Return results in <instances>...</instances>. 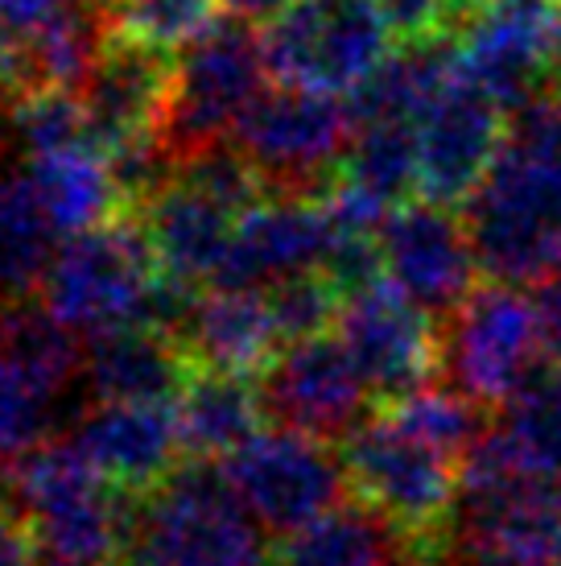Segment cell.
<instances>
[{
	"mask_svg": "<svg viewBox=\"0 0 561 566\" xmlns=\"http://www.w3.org/2000/svg\"><path fill=\"white\" fill-rule=\"evenodd\" d=\"M190 352L178 335L157 327H120L92 335L83 352V380L95 401H140L166 406L182 397L190 373Z\"/></svg>",
	"mask_w": 561,
	"mask_h": 566,
	"instance_id": "7402d4cb",
	"label": "cell"
},
{
	"mask_svg": "<svg viewBox=\"0 0 561 566\" xmlns=\"http://www.w3.org/2000/svg\"><path fill=\"white\" fill-rule=\"evenodd\" d=\"M112 17L108 9H83L71 4L66 13H59L46 30L33 38L21 59V92H38V87H59V92H83V83L92 80L99 54L108 46Z\"/></svg>",
	"mask_w": 561,
	"mask_h": 566,
	"instance_id": "4316f807",
	"label": "cell"
},
{
	"mask_svg": "<svg viewBox=\"0 0 561 566\" xmlns=\"http://www.w3.org/2000/svg\"><path fill=\"white\" fill-rule=\"evenodd\" d=\"M561 0H491L454 38L458 66L512 112L558 87Z\"/></svg>",
	"mask_w": 561,
	"mask_h": 566,
	"instance_id": "4fadbf2b",
	"label": "cell"
},
{
	"mask_svg": "<svg viewBox=\"0 0 561 566\" xmlns=\"http://www.w3.org/2000/svg\"><path fill=\"white\" fill-rule=\"evenodd\" d=\"M356 137L347 95L273 83L240 120L232 142L265 174L273 190L322 195Z\"/></svg>",
	"mask_w": 561,
	"mask_h": 566,
	"instance_id": "30bf717a",
	"label": "cell"
},
{
	"mask_svg": "<svg viewBox=\"0 0 561 566\" xmlns=\"http://www.w3.org/2000/svg\"><path fill=\"white\" fill-rule=\"evenodd\" d=\"M87 4H99V9H116L120 0H87Z\"/></svg>",
	"mask_w": 561,
	"mask_h": 566,
	"instance_id": "60d3db41",
	"label": "cell"
},
{
	"mask_svg": "<svg viewBox=\"0 0 561 566\" xmlns=\"http://www.w3.org/2000/svg\"><path fill=\"white\" fill-rule=\"evenodd\" d=\"M384 409L392 418H401L413 434H421L425 442H434L446 455H454L458 463H467L470 447L487 430L484 409L475 406L470 397L458 394V389H451V385H425V389L401 397V401H389Z\"/></svg>",
	"mask_w": 561,
	"mask_h": 566,
	"instance_id": "f546056e",
	"label": "cell"
},
{
	"mask_svg": "<svg viewBox=\"0 0 561 566\" xmlns=\"http://www.w3.org/2000/svg\"><path fill=\"white\" fill-rule=\"evenodd\" d=\"M265 413L314 439H347L368 422L372 385L339 335H310L285 344L261 373Z\"/></svg>",
	"mask_w": 561,
	"mask_h": 566,
	"instance_id": "5bb4252c",
	"label": "cell"
},
{
	"mask_svg": "<svg viewBox=\"0 0 561 566\" xmlns=\"http://www.w3.org/2000/svg\"><path fill=\"white\" fill-rule=\"evenodd\" d=\"M265 38L252 21L219 17L215 25L173 54V92L161 137L178 161L235 137L240 120L268 87Z\"/></svg>",
	"mask_w": 561,
	"mask_h": 566,
	"instance_id": "ba28073f",
	"label": "cell"
},
{
	"mask_svg": "<svg viewBox=\"0 0 561 566\" xmlns=\"http://www.w3.org/2000/svg\"><path fill=\"white\" fill-rule=\"evenodd\" d=\"M54 389L33 380L9 356H0V463L21 459L38 442H46L54 422Z\"/></svg>",
	"mask_w": 561,
	"mask_h": 566,
	"instance_id": "d6a6232c",
	"label": "cell"
},
{
	"mask_svg": "<svg viewBox=\"0 0 561 566\" xmlns=\"http://www.w3.org/2000/svg\"><path fill=\"white\" fill-rule=\"evenodd\" d=\"M223 472L244 509L261 521V530L277 537H289L335 513L351 492L343 455H335L327 439L301 434L294 426L256 430L240 451L227 455Z\"/></svg>",
	"mask_w": 561,
	"mask_h": 566,
	"instance_id": "8fae6325",
	"label": "cell"
},
{
	"mask_svg": "<svg viewBox=\"0 0 561 566\" xmlns=\"http://www.w3.org/2000/svg\"><path fill=\"white\" fill-rule=\"evenodd\" d=\"M59 252V228L25 170L0 166V298L17 302L42 290Z\"/></svg>",
	"mask_w": 561,
	"mask_h": 566,
	"instance_id": "484cf974",
	"label": "cell"
},
{
	"mask_svg": "<svg viewBox=\"0 0 561 566\" xmlns=\"http://www.w3.org/2000/svg\"><path fill=\"white\" fill-rule=\"evenodd\" d=\"M392 30L401 42H425V38H458L475 9L467 0H380Z\"/></svg>",
	"mask_w": 561,
	"mask_h": 566,
	"instance_id": "e575fe53",
	"label": "cell"
},
{
	"mask_svg": "<svg viewBox=\"0 0 561 566\" xmlns=\"http://www.w3.org/2000/svg\"><path fill=\"white\" fill-rule=\"evenodd\" d=\"M178 339L199 368H223L244 377L265 373V364L285 347L273 298L256 285H207L203 298L190 302Z\"/></svg>",
	"mask_w": 561,
	"mask_h": 566,
	"instance_id": "44dd1931",
	"label": "cell"
},
{
	"mask_svg": "<svg viewBox=\"0 0 561 566\" xmlns=\"http://www.w3.org/2000/svg\"><path fill=\"white\" fill-rule=\"evenodd\" d=\"M437 344L442 385L479 409H504L549 364L537 302L508 282L475 285L458 311L437 323Z\"/></svg>",
	"mask_w": 561,
	"mask_h": 566,
	"instance_id": "8992f818",
	"label": "cell"
},
{
	"mask_svg": "<svg viewBox=\"0 0 561 566\" xmlns=\"http://www.w3.org/2000/svg\"><path fill=\"white\" fill-rule=\"evenodd\" d=\"M33 566H71V563H63V558H54V554H38V558H33Z\"/></svg>",
	"mask_w": 561,
	"mask_h": 566,
	"instance_id": "ab89813d",
	"label": "cell"
},
{
	"mask_svg": "<svg viewBox=\"0 0 561 566\" xmlns=\"http://www.w3.org/2000/svg\"><path fill=\"white\" fill-rule=\"evenodd\" d=\"M532 302H537V318H541V335H546L549 364H558L561 368V265L537 282Z\"/></svg>",
	"mask_w": 561,
	"mask_h": 566,
	"instance_id": "74e56055",
	"label": "cell"
},
{
	"mask_svg": "<svg viewBox=\"0 0 561 566\" xmlns=\"http://www.w3.org/2000/svg\"><path fill=\"white\" fill-rule=\"evenodd\" d=\"M430 566H561V484L499 426L470 447Z\"/></svg>",
	"mask_w": 561,
	"mask_h": 566,
	"instance_id": "7a4b0ae2",
	"label": "cell"
},
{
	"mask_svg": "<svg viewBox=\"0 0 561 566\" xmlns=\"http://www.w3.org/2000/svg\"><path fill=\"white\" fill-rule=\"evenodd\" d=\"M265 530L215 463L173 468L133 513V566H268Z\"/></svg>",
	"mask_w": 561,
	"mask_h": 566,
	"instance_id": "277c9868",
	"label": "cell"
},
{
	"mask_svg": "<svg viewBox=\"0 0 561 566\" xmlns=\"http://www.w3.org/2000/svg\"><path fill=\"white\" fill-rule=\"evenodd\" d=\"M463 220L491 282H541L561 265V87L508 112L504 145Z\"/></svg>",
	"mask_w": 561,
	"mask_h": 566,
	"instance_id": "6da1fadb",
	"label": "cell"
},
{
	"mask_svg": "<svg viewBox=\"0 0 561 566\" xmlns=\"http://www.w3.org/2000/svg\"><path fill=\"white\" fill-rule=\"evenodd\" d=\"M261 38L273 83L330 95H356L401 42L380 0H294Z\"/></svg>",
	"mask_w": 561,
	"mask_h": 566,
	"instance_id": "52a82bcc",
	"label": "cell"
},
{
	"mask_svg": "<svg viewBox=\"0 0 561 566\" xmlns=\"http://www.w3.org/2000/svg\"><path fill=\"white\" fill-rule=\"evenodd\" d=\"M4 120H9V137H13V145L25 158L92 142L87 137V112H83L78 92H59V87L21 92Z\"/></svg>",
	"mask_w": 561,
	"mask_h": 566,
	"instance_id": "1f68e13d",
	"label": "cell"
},
{
	"mask_svg": "<svg viewBox=\"0 0 561 566\" xmlns=\"http://www.w3.org/2000/svg\"><path fill=\"white\" fill-rule=\"evenodd\" d=\"M42 302L78 335L157 327L178 335L194 294L161 273L145 223L125 216L59 240L42 282Z\"/></svg>",
	"mask_w": 561,
	"mask_h": 566,
	"instance_id": "3957f363",
	"label": "cell"
},
{
	"mask_svg": "<svg viewBox=\"0 0 561 566\" xmlns=\"http://www.w3.org/2000/svg\"><path fill=\"white\" fill-rule=\"evenodd\" d=\"M13 501L42 551L71 566H112L128 554L133 513L75 442H38L9 468Z\"/></svg>",
	"mask_w": 561,
	"mask_h": 566,
	"instance_id": "5b68a950",
	"label": "cell"
},
{
	"mask_svg": "<svg viewBox=\"0 0 561 566\" xmlns=\"http://www.w3.org/2000/svg\"><path fill=\"white\" fill-rule=\"evenodd\" d=\"M380 261L384 277L437 323L458 311L484 273L458 207L430 203L421 195L380 223Z\"/></svg>",
	"mask_w": 561,
	"mask_h": 566,
	"instance_id": "2e32d148",
	"label": "cell"
},
{
	"mask_svg": "<svg viewBox=\"0 0 561 566\" xmlns=\"http://www.w3.org/2000/svg\"><path fill=\"white\" fill-rule=\"evenodd\" d=\"M71 4L75 0H0V42L25 59V46Z\"/></svg>",
	"mask_w": 561,
	"mask_h": 566,
	"instance_id": "d590c367",
	"label": "cell"
},
{
	"mask_svg": "<svg viewBox=\"0 0 561 566\" xmlns=\"http://www.w3.org/2000/svg\"><path fill=\"white\" fill-rule=\"evenodd\" d=\"M140 223L161 273L194 290V285H215L223 256L232 249L240 211L173 170L170 182L145 203Z\"/></svg>",
	"mask_w": 561,
	"mask_h": 566,
	"instance_id": "ffe728a7",
	"label": "cell"
},
{
	"mask_svg": "<svg viewBox=\"0 0 561 566\" xmlns=\"http://www.w3.org/2000/svg\"><path fill=\"white\" fill-rule=\"evenodd\" d=\"M499 430L561 484V368H541L520 394L499 409Z\"/></svg>",
	"mask_w": 561,
	"mask_h": 566,
	"instance_id": "f1b7e54d",
	"label": "cell"
},
{
	"mask_svg": "<svg viewBox=\"0 0 561 566\" xmlns=\"http://www.w3.org/2000/svg\"><path fill=\"white\" fill-rule=\"evenodd\" d=\"M170 92L173 54L112 30L92 80L78 92L83 112H87L92 145L104 154H116L125 145L161 137L166 112H170Z\"/></svg>",
	"mask_w": 561,
	"mask_h": 566,
	"instance_id": "ac0fdd59",
	"label": "cell"
},
{
	"mask_svg": "<svg viewBox=\"0 0 561 566\" xmlns=\"http://www.w3.org/2000/svg\"><path fill=\"white\" fill-rule=\"evenodd\" d=\"M268 298H273V315H277L285 344L322 335L339 323V311H343V290L330 282L322 269L268 285Z\"/></svg>",
	"mask_w": 561,
	"mask_h": 566,
	"instance_id": "836d02e7",
	"label": "cell"
},
{
	"mask_svg": "<svg viewBox=\"0 0 561 566\" xmlns=\"http://www.w3.org/2000/svg\"><path fill=\"white\" fill-rule=\"evenodd\" d=\"M343 463L359 501L380 509L384 517L421 537L425 546L434 542L442 521L451 517L463 463L434 442H425L421 434H413L389 409L372 413L368 422L347 434Z\"/></svg>",
	"mask_w": 561,
	"mask_h": 566,
	"instance_id": "9c48e42d",
	"label": "cell"
},
{
	"mask_svg": "<svg viewBox=\"0 0 561 566\" xmlns=\"http://www.w3.org/2000/svg\"><path fill=\"white\" fill-rule=\"evenodd\" d=\"M277 566H430V546L368 501H343L285 537Z\"/></svg>",
	"mask_w": 561,
	"mask_h": 566,
	"instance_id": "603a6c76",
	"label": "cell"
},
{
	"mask_svg": "<svg viewBox=\"0 0 561 566\" xmlns=\"http://www.w3.org/2000/svg\"><path fill=\"white\" fill-rule=\"evenodd\" d=\"M83 352L87 347L78 344V331L66 327L46 302L33 306L30 298H17L9 311H0V356H9L54 394L83 377Z\"/></svg>",
	"mask_w": 561,
	"mask_h": 566,
	"instance_id": "83f0119b",
	"label": "cell"
},
{
	"mask_svg": "<svg viewBox=\"0 0 561 566\" xmlns=\"http://www.w3.org/2000/svg\"><path fill=\"white\" fill-rule=\"evenodd\" d=\"M71 442L108 484L133 492H154L170 480L173 459L187 451L178 413L140 401H99L75 422Z\"/></svg>",
	"mask_w": 561,
	"mask_h": 566,
	"instance_id": "d6986e66",
	"label": "cell"
},
{
	"mask_svg": "<svg viewBox=\"0 0 561 566\" xmlns=\"http://www.w3.org/2000/svg\"><path fill=\"white\" fill-rule=\"evenodd\" d=\"M335 335L347 344L351 360L359 364L380 401H401L434 385L442 373L437 318L409 302L389 277L347 294Z\"/></svg>",
	"mask_w": 561,
	"mask_h": 566,
	"instance_id": "9a60e30c",
	"label": "cell"
},
{
	"mask_svg": "<svg viewBox=\"0 0 561 566\" xmlns=\"http://www.w3.org/2000/svg\"><path fill=\"white\" fill-rule=\"evenodd\" d=\"M294 0H223V9L232 17H244V21H273L277 13H285Z\"/></svg>",
	"mask_w": 561,
	"mask_h": 566,
	"instance_id": "f35d334b",
	"label": "cell"
},
{
	"mask_svg": "<svg viewBox=\"0 0 561 566\" xmlns=\"http://www.w3.org/2000/svg\"><path fill=\"white\" fill-rule=\"evenodd\" d=\"M173 413H178L187 451H194L199 459H227L261 430L265 397H261V385H248L244 373L203 368L187 380Z\"/></svg>",
	"mask_w": 561,
	"mask_h": 566,
	"instance_id": "d4e9b609",
	"label": "cell"
},
{
	"mask_svg": "<svg viewBox=\"0 0 561 566\" xmlns=\"http://www.w3.org/2000/svg\"><path fill=\"white\" fill-rule=\"evenodd\" d=\"M25 174L33 178L38 199L59 228V237H75L120 216L125 195L116 187L108 154L95 149L92 142L25 158Z\"/></svg>",
	"mask_w": 561,
	"mask_h": 566,
	"instance_id": "cb8c5ba5",
	"label": "cell"
},
{
	"mask_svg": "<svg viewBox=\"0 0 561 566\" xmlns=\"http://www.w3.org/2000/svg\"><path fill=\"white\" fill-rule=\"evenodd\" d=\"M33 530L30 521L21 517V509L13 501V484L9 472L0 475V566H33Z\"/></svg>",
	"mask_w": 561,
	"mask_h": 566,
	"instance_id": "8d00e7d4",
	"label": "cell"
},
{
	"mask_svg": "<svg viewBox=\"0 0 561 566\" xmlns=\"http://www.w3.org/2000/svg\"><path fill=\"white\" fill-rule=\"evenodd\" d=\"M508 108L458 66L442 80L417 120V195L442 207H467L504 145Z\"/></svg>",
	"mask_w": 561,
	"mask_h": 566,
	"instance_id": "7c38bea8",
	"label": "cell"
},
{
	"mask_svg": "<svg viewBox=\"0 0 561 566\" xmlns=\"http://www.w3.org/2000/svg\"><path fill=\"white\" fill-rule=\"evenodd\" d=\"M335 237H339V223L322 195L273 190L240 216L215 285L268 290L297 273H314L327 265Z\"/></svg>",
	"mask_w": 561,
	"mask_h": 566,
	"instance_id": "e0dca14e",
	"label": "cell"
},
{
	"mask_svg": "<svg viewBox=\"0 0 561 566\" xmlns=\"http://www.w3.org/2000/svg\"><path fill=\"white\" fill-rule=\"evenodd\" d=\"M219 9L223 0H120L108 17L116 33H128L166 54H182L215 25Z\"/></svg>",
	"mask_w": 561,
	"mask_h": 566,
	"instance_id": "4dcf8cb0",
	"label": "cell"
}]
</instances>
